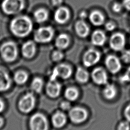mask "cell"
Instances as JSON below:
<instances>
[{
    "label": "cell",
    "mask_w": 130,
    "mask_h": 130,
    "mask_svg": "<svg viewBox=\"0 0 130 130\" xmlns=\"http://www.w3.org/2000/svg\"><path fill=\"white\" fill-rule=\"evenodd\" d=\"M33 24L29 17L25 15L18 16L13 18L10 24L12 33L16 37L23 38L27 36L32 31Z\"/></svg>",
    "instance_id": "6da1fadb"
},
{
    "label": "cell",
    "mask_w": 130,
    "mask_h": 130,
    "mask_svg": "<svg viewBox=\"0 0 130 130\" xmlns=\"http://www.w3.org/2000/svg\"><path fill=\"white\" fill-rule=\"evenodd\" d=\"M0 54L2 58L6 62L15 60L18 56V49L16 43L11 41L4 43L0 47Z\"/></svg>",
    "instance_id": "7a4b0ae2"
},
{
    "label": "cell",
    "mask_w": 130,
    "mask_h": 130,
    "mask_svg": "<svg viewBox=\"0 0 130 130\" xmlns=\"http://www.w3.org/2000/svg\"><path fill=\"white\" fill-rule=\"evenodd\" d=\"M1 7L7 15L17 14L24 9L25 0H3Z\"/></svg>",
    "instance_id": "3957f363"
},
{
    "label": "cell",
    "mask_w": 130,
    "mask_h": 130,
    "mask_svg": "<svg viewBox=\"0 0 130 130\" xmlns=\"http://www.w3.org/2000/svg\"><path fill=\"white\" fill-rule=\"evenodd\" d=\"M30 130H49V123L47 117L41 113L32 115L29 121Z\"/></svg>",
    "instance_id": "277c9868"
},
{
    "label": "cell",
    "mask_w": 130,
    "mask_h": 130,
    "mask_svg": "<svg viewBox=\"0 0 130 130\" xmlns=\"http://www.w3.org/2000/svg\"><path fill=\"white\" fill-rule=\"evenodd\" d=\"M36 102V100L34 93L31 92H26L19 100L18 108L21 112L28 113L35 108Z\"/></svg>",
    "instance_id": "5b68a950"
},
{
    "label": "cell",
    "mask_w": 130,
    "mask_h": 130,
    "mask_svg": "<svg viewBox=\"0 0 130 130\" xmlns=\"http://www.w3.org/2000/svg\"><path fill=\"white\" fill-rule=\"evenodd\" d=\"M73 69L70 65L67 63H59L53 69L50 76V80H56L57 78L67 79L71 77Z\"/></svg>",
    "instance_id": "8992f818"
},
{
    "label": "cell",
    "mask_w": 130,
    "mask_h": 130,
    "mask_svg": "<svg viewBox=\"0 0 130 130\" xmlns=\"http://www.w3.org/2000/svg\"><path fill=\"white\" fill-rule=\"evenodd\" d=\"M54 35V30L51 26H43L39 28L34 34V40L38 43L45 44L50 42Z\"/></svg>",
    "instance_id": "52a82bcc"
},
{
    "label": "cell",
    "mask_w": 130,
    "mask_h": 130,
    "mask_svg": "<svg viewBox=\"0 0 130 130\" xmlns=\"http://www.w3.org/2000/svg\"><path fill=\"white\" fill-rule=\"evenodd\" d=\"M68 116L72 122L75 124H80L87 120L88 113L85 108L77 106L71 108L69 111Z\"/></svg>",
    "instance_id": "ba28073f"
},
{
    "label": "cell",
    "mask_w": 130,
    "mask_h": 130,
    "mask_svg": "<svg viewBox=\"0 0 130 130\" xmlns=\"http://www.w3.org/2000/svg\"><path fill=\"white\" fill-rule=\"evenodd\" d=\"M101 57V54L99 51L93 48H90L84 53L82 57V62L85 67H91L98 63L100 61Z\"/></svg>",
    "instance_id": "9c48e42d"
},
{
    "label": "cell",
    "mask_w": 130,
    "mask_h": 130,
    "mask_svg": "<svg viewBox=\"0 0 130 130\" xmlns=\"http://www.w3.org/2000/svg\"><path fill=\"white\" fill-rule=\"evenodd\" d=\"M105 64L108 71L113 74H117L122 68L121 60L113 54L109 55L106 57Z\"/></svg>",
    "instance_id": "30bf717a"
},
{
    "label": "cell",
    "mask_w": 130,
    "mask_h": 130,
    "mask_svg": "<svg viewBox=\"0 0 130 130\" xmlns=\"http://www.w3.org/2000/svg\"><path fill=\"white\" fill-rule=\"evenodd\" d=\"M94 83L98 85H105L108 83V75L106 70L102 67L94 68L90 74Z\"/></svg>",
    "instance_id": "8fae6325"
},
{
    "label": "cell",
    "mask_w": 130,
    "mask_h": 130,
    "mask_svg": "<svg viewBox=\"0 0 130 130\" xmlns=\"http://www.w3.org/2000/svg\"><path fill=\"white\" fill-rule=\"evenodd\" d=\"M125 38L121 32H116L113 34L109 41L110 48L115 51H122L125 45Z\"/></svg>",
    "instance_id": "7c38bea8"
},
{
    "label": "cell",
    "mask_w": 130,
    "mask_h": 130,
    "mask_svg": "<svg viewBox=\"0 0 130 130\" xmlns=\"http://www.w3.org/2000/svg\"><path fill=\"white\" fill-rule=\"evenodd\" d=\"M61 84L57 80H49L46 86V92L51 98H56L60 94Z\"/></svg>",
    "instance_id": "4fadbf2b"
},
{
    "label": "cell",
    "mask_w": 130,
    "mask_h": 130,
    "mask_svg": "<svg viewBox=\"0 0 130 130\" xmlns=\"http://www.w3.org/2000/svg\"><path fill=\"white\" fill-rule=\"evenodd\" d=\"M11 84V78L8 71L4 67H0V92L8 90Z\"/></svg>",
    "instance_id": "5bb4252c"
},
{
    "label": "cell",
    "mask_w": 130,
    "mask_h": 130,
    "mask_svg": "<svg viewBox=\"0 0 130 130\" xmlns=\"http://www.w3.org/2000/svg\"><path fill=\"white\" fill-rule=\"evenodd\" d=\"M70 17L69 10L65 7H59L54 13V19L59 24H64L68 21Z\"/></svg>",
    "instance_id": "9a60e30c"
},
{
    "label": "cell",
    "mask_w": 130,
    "mask_h": 130,
    "mask_svg": "<svg viewBox=\"0 0 130 130\" xmlns=\"http://www.w3.org/2000/svg\"><path fill=\"white\" fill-rule=\"evenodd\" d=\"M67 122V116L61 111H56L51 117V123L55 128H60L63 127Z\"/></svg>",
    "instance_id": "2e32d148"
},
{
    "label": "cell",
    "mask_w": 130,
    "mask_h": 130,
    "mask_svg": "<svg viewBox=\"0 0 130 130\" xmlns=\"http://www.w3.org/2000/svg\"><path fill=\"white\" fill-rule=\"evenodd\" d=\"M37 51L36 45L32 41H27L22 46L21 52L22 55L26 58H31L35 55Z\"/></svg>",
    "instance_id": "e0dca14e"
},
{
    "label": "cell",
    "mask_w": 130,
    "mask_h": 130,
    "mask_svg": "<svg viewBox=\"0 0 130 130\" xmlns=\"http://www.w3.org/2000/svg\"><path fill=\"white\" fill-rule=\"evenodd\" d=\"M117 94V90L115 85L113 84L107 83L102 91V94L104 98L107 100L114 99Z\"/></svg>",
    "instance_id": "ac0fdd59"
},
{
    "label": "cell",
    "mask_w": 130,
    "mask_h": 130,
    "mask_svg": "<svg viewBox=\"0 0 130 130\" xmlns=\"http://www.w3.org/2000/svg\"><path fill=\"white\" fill-rule=\"evenodd\" d=\"M75 77L78 82L81 84H84L88 81L90 78V74L86 69L79 67L76 70Z\"/></svg>",
    "instance_id": "d6986e66"
},
{
    "label": "cell",
    "mask_w": 130,
    "mask_h": 130,
    "mask_svg": "<svg viewBox=\"0 0 130 130\" xmlns=\"http://www.w3.org/2000/svg\"><path fill=\"white\" fill-rule=\"evenodd\" d=\"M106 36L102 30H96L94 31L91 36V43L97 46H103L106 41Z\"/></svg>",
    "instance_id": "ffe728a7"
},
{
    "label": "cell",
    "mask_w": 130,
    "mask_h": 130,
    "mask_svg": "<svg viewBox=\"0 0 130 130\" xmlns=\"http://www.w3.org/2000/svg\"><path fill=\"white\" fill-rule=\"evenodd\" d=\"M89 27L83 20H79L75 24V30L77 34L81 38L86 37L89 33Z\"/></svg>",
    "instance_id": "44dd1931"
},
{
    "label": "cell",
    "mask_w": 130,
    "mask_h": 130,
    "mask_svg": "<svg viewBox=\"0 0 130 130\" xmlns=\"http://www.w3.org/2000/svg\"><path fill=\"white\" fill-rule=\"evenodd\" d=\"M70 39L66 34L59 35L55 39V45L58 49L63 50L66 49L70 45Z\"/></svg>",
    "instance_id": "7402d4cb"
},
{
    "label": "cell",
    "mask_w": 130,
    "mask_h": 130,
    "mask_svg": "<svg viewBox=\"0 0 130 130\" xmlns=\"http://www.w3.org/2000/svg\"><path fill=\"white\" fill-rule=\"evenodd\" d=\"M89 20L92 24L95 26H100L102 25L105 21L104 15L99 11H92L89 15Z\"/></svg>",
    "instance_id": "603a6c76"
},
{
    "label": "cell",
    "mask_w": 130,
    "mask_h": 130,
    "mask_svg": "<svg viewBox=\"0 0 130 130\" xmlns=\"http://www.w3.org/2000/svg\"><path fill=\"white\" fill-rule=\"evenodd\" d=\"M64 96L67 100L73 102L77 100L79 98V92L78 89L75 87H69L64 90Z\"/></svg>",
    "instance_id": "cb8c5ba5"
},
{
    "label": "cell",
    "mask_w": 130,
    "mask_h": 130,
    "mask_svg": "<svg viewBox=\"0 0 130 130\" xmlns=\"http://www.w3.org/2000/svg\"><path fill=\"white\" fill-rule=\"evenodd\" d=\"M35 20L39 23H43L46 21L49 17V13L47 10L44 8H39L34 13Z\"/></svg>",
    "instance_id": "d4e9b609"
},
{
    "label": "cell",
    "mask_w": 130,
    "mask_h": 130,
    "mask_svg": "<svg viewBox=\"0 0 130 130\" xmlns=\"http://www.w3.org/2000/svg\"><path fill=\"white\" fill-rule=\"evenodd\" d=\"M28 79V73L23 70H19L16 72L13 77L15 82L18 85H22L25 83L27 81Z\"/></svg>",
    "instance_id": "484cf974"
},
{
    "label": "cell",
    "mask_w": 130,
    "mask_h": 130,
    "mask_svg": "<svg viewBox=\"0 0 130 130\" xmlns=\"http://www.w3.org/2000/svg\"><path fill=\"white\" fill-rule=\"evenodd\" d=\"M44 85L43 79L39 77H35L30 84V88L31 90L38 93L41 92Z\"/></svg>",
    "instance_id": "4316f807"
},
{
    "label": "cell",
    "mask_w": 130,
    "mask_h": 130,
    "mask_svg": "<svg viewBox=\"0 0 130 130\" xmlns=\"http://www.w3.org/2000/svg\"><path fill=\"white\" fill-rule=\"evenodd\" d=\"M64 57V54L61 51V50L58 49L54 51L51 55L52 59L53 61L59 62L61 61Z\"/></svg>",
    "instance_id": "83f0119b"
},
{
    "label": "cell",
    "mask_w": 130,
    "mask_h": 130,
    "mask_svg": "<svg viewBox=\"0 0 130 130\" xmlns=\"http://www.w3.org/2000/svg\"><path fill=\"white\" fill-rule=\"evenodd\" d=\"M121 82H130V66L127 69L124 73L119 78Z\"/></svg>",
    "instance_id": "f1b7e54d"
},
{
    "label": "cell",
    "mask_w": 130,
    "mask_h": 130,
    "mask_svg": "<svg viewBox=\"0 0 130 130\" xmlns=\"http://www.w3.org/2000/svg\"><path fill=\"white\" fill-rule=\"evenodd\" d=\"M121 60L125 63H130V50H126L122 52L121 54Z\"/></svg>",
    "instance_id": "f546056e"
},
{
    "label": "cell",
    "mask_w": 130,
    "mask_h": 130,
    "mask_svg": "<svg viewBox=\"0 0 130 130\" xmlns=\"http://www.w3.org/2000/svg\"><path fill=\"white\" fill-rule=\"evenodd\" d=\"M117 130H130V122L126 120L120 122L117 126Z\"/></svg>",
    "instance_id": "4dcf8cb0"
},
{
    "label": "cell",
    "mask_w": 130,
    "mask_h": 130,
    "mask_svg": "<svg viewBox=\"0 0 130 130\" xmlns=\"http://www.w3.org/2000/svg\"><path fill=\"white\" fill-rule=\"evenodd\" d=\"M59 107L63 111H69L71 108V105L70 101H63L60 103Z\"/></svg>",
    "instance_id": "1f68e13d"
},
{
    "label": "cell",
    "mask_w": 130,
    "mask_h": 130,
    "mask_svg": "<svg viewBox=\"0 0 130 130\" xmlns=\"http://www.w3.org/2000/svg\"><path fill=\"white\" fill-rule=\"evenodd\" d=\"M123 115L126 120L130 122V104L125 107L123 111Z\"/></svg>",
    "instance_id": "d6a6232c"
},
{
    "label": "cell",
    "mask_w": 130,
    "mask_h": 130,
    "mask_svg": "<svg viewBox=\"0 0 130 130\" xmlns=\"http://www.w3.org/2000/svg\"><path fill=\"white\" fill-rule=\"evenodd\" d=\"M122 5L118 3H115L112 6V9L113 11L116 13L120 12L122 9Z\"/></svg>",
    "instance_id": "836d02e7"
},
{
    "label": "cell",
    "mask_w": 130,
    "mask_h": 130,
    "mask_svg": "<svg viewBox=\"0 0 130 130\" xmlns=\"http://www.w3.org/2000/svg\"><path fill=\"white\" fill-rule=\"evenodd\" d=\"M115 24L111 21L107 22L105 24V28L108 31L113 30L115 28Z\"/></svg>",
    "instance_id": "e575fe53"
},
{
    "label": "cell",
    "mask_w": 130,
    "mask_h": 130,
    "mask_svg": "<svg viewBox=\"0 0 130 130\" xmlns=\"http://www.w3.org/2000/svg\"><path fill=\"white\" fill-rule=\"evenodd\" d=\"M123 6L126 10L130 11V0H123Z\"/></svg>",
    "instance_id": "d590c367"
},
{
    "label": "cell",
    "mask_w": 130,
    "mask_h": 130,
    "mask_svg": "<svg viewBox=\"0 0 130 130\" xmlns=\"http://www.w3.org/2000/svg\"><path fill=\"white\" fill-rule=\"evenodd\" d=\"M52 5L56 7L60 6L62 3V0H52Z\"/></svg>",
    "instance_id": "8d00e7d4"
},
{
    "label": "cell",
    "mask_w": 130,
    "mask_h": 130,
    "mask_svg": "<svg viewBox=\"0 0 130 130\" xmlns=\"http://www.w3.org/2000/svg\"><path fill=\"white\" fill-rule=\"evenodd\" d=\"M5 108V104L4 101L0 98V113L4 110Z\"/></svg>",
    "instance_id": "74e56055"
},
{
    "label": "cell",
    "mask_w": 130,
    "mask_h": 130,
    "mask_svg": "<svg viewBox=\"0 0 130 130\" xmlns=\"http://www.w3.org/2000/svg\"><path fill=\"white\" fill-rule=\"evenodd\" d=\"M86 16H87V14H86V13L85 12H84V11H82V12L80 13V17L82 19L85 18Z\"/></svg>",
    "instance_id": "f35d334b"
},
{
    "label": "cell",
    "mask_w": 130,
    "mask_h": 130,
    "mask_svg": "<svg viewBox=\"0 0 130 130\" xmlns=\"http://www.w3.org/2000/svg\"><path fill=\"white\" fill-rule=\"evenodd\" d=\"M5 123V121H4V119L3 118H2V117H0V128H1L4 124Z\"/></svg>",
    "instance_id": "ab89813d"
}]
</instances>
